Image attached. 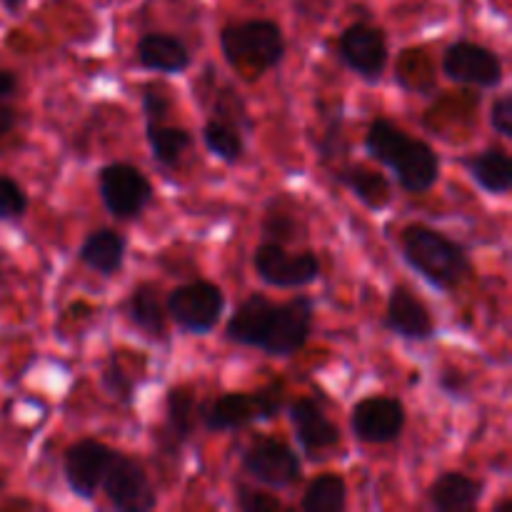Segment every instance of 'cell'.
<instances>
[{
    "label": "cell",
    "mask_w": 512,
    "mask_h": 512,
    "mask_svg": "<svg viewBox=\"0 0 512 512\" xmlns=\"http://www.w3.org/2000/svg\"><path fill=\"white\" fill-rule=\"evenodd\" d=\"M313 310L315 305L310 298L273 303L265 295H250L228 320L225 333L238 345L260 348L275 358H288L308 343Z\"/></svg>",
    "instance_id": "6da1fadb"
},
{
    "label": "cell",
    "mask_w": 512,
    "mask_h": 512,
    "mask_svg": "<svg viewBox=\"0 0 512 512\" xmlns=\"http://www.w3.org/2000/svg\"><path fill=\"white\" fill-rule=\"evenodd\" d=\"M365 148L375 160H380V163L393 170L398 183L408 193H428L438 183V153L423 140L405 135L390 120L380 118L370 125L368 133H365Z\"/></svg>",
    "instance_id": "7a4b0ae2"
},
{
    "label": "cell",
    "mask_w": 512,
    "mask_h": 512,
    "mask_svg": "<svg viewBox=\"0 0 512 512\" xmlns=\"http://www.w3.org/2000/svg\"><path fill=\"white\" fill-rule=\"evenodd\" d=\"M403 253L428 283L443 290L458 288L470 275V258L463 245L428 225L415 223L403 230Z\"/></svg>",
    "instance_id": "3957f363"
},
{
    "label": "cell",
    "mask_w": 512,
    "mask_h": 512,
    "mask_svg": "<svg viewBox=\"0 0 512 512\" xmlns=\"http://www.w3.org/2000/svg\"><path fill=\"white\" fill-rule=\"evenodd\" d=\"M225 60L245 73H265L285 55V40L273 20H243L225 25L220 33Z\"/></svg>",
    "instance_id": "277c9868"
},
{
    "label": "cell",
    "mask_w": 512,
    "mask_h": 512,
    "mask_svg": "<svg viewBox=\"0 0 512 512\" xmlns=\"http://www.w3.org/2000/svg\"><path fill=\"white\" fill-rule=\"evenodd\" d=\"M283 385H268L260 393H228L215 403L205 405L203 425L210 433H223V430H240L255 420H268L278 415L283 408Z\"/></svg>",
    "instance_id": "5b68a950"
},
{
    "label": "cell",
    "mask_w": 512,
    "mask_h": 512,
    "mask_svg": "<svg viewBox=\"0 0 512 512\" xmlns=\"http://www.w3.org/2000/svg\"><path fill=\"white\" fill-rule=\"evenodd\" d=\"M225 310L223 290L208 280H195V283L180 285L165 300V315L173 318L183 330L195 335H203L218 325L220 315Z\"/></svg>",
    "instance_id": "8992f818"
},
{
    "label": "cell",
    "mask_w": 512,
    "mask_h": 512,
    "mask_svg": "<svg viewBox=\"0 0 512 512\" xmlns=\"http://www.w3.org/2000/svg\"><path fill=\"white\" fill-rule=\"evenodd\" d=\"M100 198L113 218L133 220L153 203V185L135 165L113 163L105 165L98 175Z\"/></svg>",
    "instance_id": "52a82bcc"
},
{
    "label": "cell",
    "mask_w": 512,
    "mask_h": 512,
    "mask_svg": "<svg viewBox=\"0 0 512 512\" xmlns=\"http://www.w3.org/2000/svg\"><path fill=\"white\" fill-rule=\"evenodd\" d=\"M100 488L105 490L113 508L120 512H148L158 505L155 488L143 465L120 453H115Z\"/></svg>",
    "instance_id": "ba28073f"
},
{
    "label": "cell",
    "mask_w": 512,
    "mask_h": 512,
    "mask_svg": "<svg viewBox=\"0 0 512 512\" xmlns=\"http://www.w3.org/2000/svg\"><path fill=\"white\" fill-rule=\"evenodd\" d=\"M260 278L273 288H303L318 280L320 260L315 253H288L280 243H263L253 255Z\"/></svg>",
    "instance_id": "9c48e42d"
},
{
    "label": "cell",
    "mask_w": 512,
    "mask_h": 512,
    "mask_svg": "<svg viewBox=\"0 0 512 512\" xmlns=\"http://www.w3.org/2000/svg\"><path fill=\"white\" fill-rule=\"evenodd\" d=\"M443 70L450 80L478 88H495L503 80V60L485 45L460 40L445 50Z\"/></svg>",
    "instance_id": "30bf717a"
},
{
    "label": "cell",
    "mask_w": 512,
    "mask_h": 512,
    "mask_svg": "<svg viewBox=\"0 0 512 512\" xmlns=\"http://www.w3.org/2000/svg\"><path fill=\"white\" fill-rule=\"evenodd\" d=\"M243 468L250 478L268 488H290L300 480V460L280 440H260L250 445L243 455Z\"/></svg>",
    "instance_id": "8fae6325"
},
{
    "label": "cell",
    "mask_w": 512,
    "mask_h": 512,
    "mask_svg": "<svg viewBox=\"0 0 512 512\" xmlns=\"http://www.w3.org/2000/svg\"><path fill=\"white\" fill-rule=\"evenodd\" d=\"M350 428L355 438L363 443L385 445L400 438L405 428V408L395 398H365L360 400L350 415Z\"/></svg>",
    "instance_id": "7c38bea8"
},
{
    "label": "cell",
    "mask_w": 512,
    "mask_h": 512,
    "mask_svg": "<svg viewBox=\"0 0 512 512\" xmlns=\"http://www.w3.org/2000/svg\"><path fill=\"white\" fill-rule=\"evenodd\" d=\"M113 458L115 450L98 440H80V443L70 445L65 453V480H68L70 490L83 500L95 498Z\"/></svg>",
    "instance_id": "4fadbf2b"
},
{
    "label": "cell",
    "mask_w": 512,
    "mask_h": 512,
    "mask_svg": "<svg viewBox=\"0 0 512 512\" xmlns=\"http://www.w3.org/2000/svg\"><path fill=\"white\" fill-rule=\"evenodd\" d=\"M340 58L365 80H380L388 65V43L383 30L368 23H355L340 35Z\"/></svg>",
    "instance_id": "5bb4252c"
},
{
    "label": "cell",
    "mask_w": 512,
    "mask_h": 512,
    "mask_svg": "<svg viewBox=\"0 0 512 512\" xmlns=\"http://www.w3.org/2000/svg\"><path fill=\"white\" fill-rule=\"evenodd\" d=\"M385 325L408 340H428L435 335V320L423 300L405 285L390 293Z\"/></svg>",
    "instance_id": "9a60e30c"
},
{
    "label": "cell",
    "mask_w": 512,
    "mask_h": 512,
    "mask_svg": "<svg viewBox=\"0 0 512 512\" xmlns=\"http://www.w3.org/2000/svg\"><path fill=\"white\" fill-rule=\"evenodd\" d=\"M290 423H293L300 445L310 455H320L323 450L335 448L340 443L338 425L328 420V415L310 398H300L290 405Z\"/></svg>",
    "instance_id": "2e32d148"
},
{
    "label": "cell",
    "mask_w": 512,
    "mask_h": 512,
    "mask_svg": "<svg viewBox=\"0 0 512 512\" xmlns=\"http://www.w3.org/2000/svg\"><path fill=\"white\" fill-rule=\"evenodd\" d=\"M428 500L438 512L475 510L483 500V485L463 473H443L428 490Z\"/></svg>",
    "instance_id": "e0dca14e"
},
{
    "label": "cell",
    "mask_w": 512,
    "mask_h": 512,
    "mask_svg": "<svg viewBox=\"0 0 512 512\" xmlns=\"http://www.w3.org/2000/svg\"><path fill=\"white\" fill-rule=\"evenodd\" d=\"M138 60L148 70L183 73L190 65V53L175 35L148 33L138 43Z\"/></svg>",
    "instance_id": "ac0fdd59"
},
{
    "label": "cell",
    "mask_w": 512,
    "mask_h": 512,
    "mask_svg": "<svg viewBox=\"0 0 512 512\" xmlns=\"http://www.w3.org/2000/svg\"><path fill=\"white\" fill-rule=\"evenodd\" d=\"M125 238L110 228H100L85 238L83 248H80V260L88 268H93L100 275H115L123 265L125 258Z\"/></svg>",
    "instance_id": "d6986e66"
},
{
    "label": "cell",
    "mask_w": 512,
    "mask_h": 512,
    "mask_svg": "<svg viewBox=\"0 0 512 512\" xmlns=\"http://www.w3.org/2000/svg\"><path fill=\"white\" fill-rule=\"evenodd\" d=\"M470 175L483 190L493 195H503L512 188V160L503 148H488L475 158L465 160Z\"/></svg>",
    "instance_id": "ffe728a7"
},
{
    "label": "cell",
    "mask_w": 512,
    "mask_h": 512,
    "mask_svg": "<svg viewBox=\"0 0 512 512\" xmlns=\"http://www.w3.org/2000/svg\"><path fill=\"white\" fill-rule=\"evenodd\" d=\"M128 318L150 338H163L165 333V308L155 285H138L125 303Z\"/></svg>",
    "instance_id": "44dd1931"
},
{
    "label": "cell",
    "mask_w": 512,
    "mask_h": 512,
    "mask_svg": "<svg viewBox=\"0 0 512 512\" xmlns=\"http://www.w3.org/2000/svg\"><path fill=\"white\" fill-rule=\"evenodd\" d=\"M340 180L353 190L360 203H365L373 210L385 208L390 203V198H393L388 178L383 173H378V170L365 168V165H353V168L343 170Z\"/></svg>",
    "instance_id": "7402d4cb"
},
{
    "label": "cell",
    "mask_w": 512,
    "mask_h": 512,
    "mask_svg": "<svg viewBox=\"0 0 512 512\" xmlns=\"http://www.w3.org/2000/svg\"><path fill=\"white\" fill-rule=\"evenodd\" d=\"M348 503V488L340 475H320L308 485L303 495L305 512H343Z\"/></svg>",
    "instance_id": "603a6c76"
},
{
    "label": "cell",
    "mask_w": 512,
    "mask_h": 512,
    "mask_svg": "<svg viewBox=\"0 0 512 512\" xmlns=\"http://www.w3.org/2000/svg\"><path fill=\"white\" fill-rule=\"evenodd\" d=\"M165 423L168 430L165 433L175 440H188L195 428V395L193 390L178 385L170 388L168 400H165Z\"/></svg>",
    "instance_id": "cb8c5ba5"
},
{
    "label": "cell",
    "mask_w": 512,
    "mask_h": 512,
    "mask_svg": "<svg viewBox=\"0 0 512 512\" xmlns=\"http://www.w3.org/2000/svg\"><path fill=\"white\" fill-rule=\"evenodd\" d=\"M193 138L185 128H173L163 123H148V145L153 150V158L163 165L180 163L185 150L190 148Z\"/></svg>",
    "instance_id": "d4e9b609"
},
{
    "label": "cell",
    "mask_w": 512,
    "mask_h": 512,
    "mask_svg": "<svg viewBox=\"0 0 512 512\" xmlns=\"http://www.w3.org/2000/svg\"><path fill=\"white\" fill-rule=\"evenodd\" d=\"M203 140L210 153H215L225 163H238L243 158L245 143L240 138V130L228 120H208L203 128Z\"/></svg>",
    "instance_id": "484cf974"
},
{
    "label": "cell",
    "mask_w": 512,
    "mask_h": 512,
    "mask_svg": "<svg viewBox=\"0 0 512 512\" xmlns=\"http://www.w3.org/2000/svg\"><path fill=\"white\" fill-rule=\"evenodd\" d=\"M28 210V198L13 178L0 175V220H18Z\"/></svg>",
    "instance_id": "4316f807"
},
{
    "label": "cell",
    "mask_w": 512,
    "mask_h": 512,
    "mask_svg": "<svg viewBox=\"0 0 512 512\" xmlns=\"http://www.w3.org/2000/svg\"><path fill=\"white\" fill-rule=\"evenodd\" d=\"M103 383H105V390H108L110 395H115V398L123 400V403H130V400H133V383H130L125 370L120 368L115 360H110L108 368H105Z\"/></svg>",
    "instance_id": "83f0119b"
},
{
    "label": "cell",
    "mask_w": 512,
    "mask_h": 512,
    "mask_svg": "<svg viewBox=\"0 0 512 512\" xmlns=\"http://www.w3.org/2000/svg\"><path fill=\"white\" fill-rule=\"evenodd\" d=\"M238 508L245 512H275V510H283V503L270 493L238 488Z\"/></svg>",
    "instance_id": "f1b7e54d"
},
{
    "label": "cell",
    "mask_w": 512,
    "mask_h": 512,
    "mask_svg": "<svg viewBox=\"0 0 512 512\" xmlns=\"http://www.w3.org/2000/svg\"><path fill=\"white\" fill-rule=\"evenodd\" d=\"M143 108L148 115V123H163L170 110V98L160 85H148L143 93Z\"/></svg>",
    "instance_id": "f546056e"
},
{
    "label": "cell",
    "mask_w": 512,
    "mask_h": 512,
    "mask_svg": "<svg viewBox=\"0 0 512 512\" xmlns=\"http://www.w3.org/2000/svg\"><path fill=\"white\" fill-rule=\"evenodd\" d=\"M263 230H265V235L270 238V243H280V240L293 238L295 223L290 215L280 213V210H270L268 218H265V223H263Z\"/></svg>",
    "instance_id": "4dcf8cb0"
},
{
    "label": "cell",
    "mask_w": 512,
    "mask_h": 512,
    "mask_svg": "<svg viewBox=\"0 0 512 512\" xmlns=\"http://www.w3.org/2000/svg\"><path fill=\"white\" fill-rule=\"evenodd\" d=\"M490 125L498 135L510 138L512 135V98L510 95H500L490 108Z\"/></svg>",
    "instance_id": "1f68e13d"
},
{
    "label": "cell",
    "mask_w": 512,
    "mask_h": 512,
    "mask_svg": "<svg viewBox=\"0 0 512 512\" xmlns=\"http://www.w3.org/2000/svg\"><path fill=\"white\" fill-rule=\"evenodd\" d=\"M15 90H18V75L13 70H0V103L13 98Z\"/></svg>",
    "instance_id": "d6a6232c"
},
{
    "label": "cell",
    "mask_w": 512,
    "mask_h": 512,
    "mask_svg": "<svg viewBox=\"0 0 512 512\" xmlns=\"http://www.w3.org/2000/svg\"><path fill=\"white\" fill-rule=\"evenodd\" d=\"M15 123H18V115H15V110L10 108V105L0 103V138H3V135H8L10 130L15 128Z\"/></svg>",
    "instance_id": "836d02e7"
},
{
    "label": "cell",
    "mask_w": 512,
    "mask_h": 512,
    "mask_svg": "<svg viewBox=\"0 0 512 512\" xmlns=\"http://www.w3.org/2000/svg\"><path fill=\"white\" fill-rule=\"evenodd\" d=\"M3 5H5V10H8V13H20V8H23V0H3Z\"/></svg>",
    "instance_id": "e575fe53"
}]
</instances>
